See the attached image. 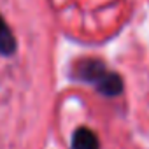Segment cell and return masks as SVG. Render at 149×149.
I'll return each mask as SVG.
<instances>
[{"label":"cell","mask_w":149,"mask_h":149,"mask_svg":"<svg viewBox=\"0 0 149 149\" xmlns=\"http://www.w3.org/2000/svg\"><path fill=\"white\" fill-rule=\"evenodd\" d=\"M14 51H16V39H14L9 25L6 23L2 14H0V54L11 56Z\"/></svg>","instance_id":"obj_3"},{"label":"cell","mask_w":149,"mask_h":149,"mask_svg":"<svg viewBox=\"0 0 149 149\" xmlns=\"http://www.w3.org/2000/svg\"><path fill=\"white\" fill-rule=\"evenodd\" d=\"M72 149H100V140L91 128L81 126L72 135Z\"/></svg>","instance_id":"obj_2"},{"label":"cell","mask_w":149,"mask_h":149,"mask_svg":"<svg viewBox=\"0 0 149 149\" xmlns=\"http://www.w3.org/2000/svg\"><path fill=\"white\" fill-rule=\"evenodd\" d=\"M76 76L81 81L93 84L105 97H118L123 91V79L97 58L81 60L76 65Z\"/></svg>","instance_id":"obj_1"}]
</instances>
